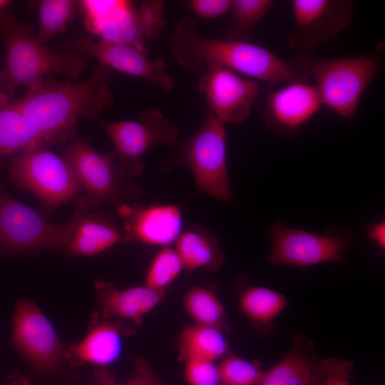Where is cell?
Here are the masks:
<instances>
[{
	"label": "cell",
	"mask_w": 385,
	"mask_h": 385,
	"mask_svg": "<svg viewBox=\"0 0 385 385\" xmlns=\"http://www.w3.org/2000/svg\"><path fill=\"white\" fill-rule=\"evenodd\" d=\"M175 249L184 270L189 272L201 269L216 272L225 260L217 237L201 225L190 226L183 231L175 242Z\"/></svg>",
	"instance_id": "obj_22"
},
{
	"label": "cell",
	"mask_w": 385,
	"mask_h": 385,
	"mask_svg": "<svg viewBox=\"0 0 385 385\" xmlns=\"http://www.w3.org/2000/svg\"><path fill=\"white\" fill-rule=\"evenodd\" d=\"M97 122L115 147L118 164L130 178L140 175L144 170L143 157L153 147H173L178 143V128L157 108L145 111L138 121Z\"/></svg>",
	"instance_id": "obj_10"
},
{
	"label": "cell",
	"mask_w": 385,
	"mask_h": 385,
	"mask_svg": "<svg viewBox=\"0 0 385 385\" xmlns=\"http://www.w3.org/2000/svg\"><path fill=\"white\" fill-rule=\"evenodd\" d=\"M164 2L160 0L143 1L139 9L138 18L144 38H155L165 25Z\"/></svg>",
	"instance_id": "obj_32"
},
{
	"label": "cell",
	"mask_w": 385,
	"mask_h": 385,
	"mask_svg": "<svg viewBox=\"0 0 385 385\" xmlns=\"http://www.w3.org/2000/svg\"><path fill=\"white\" fill-rule=\"evenodd\" d=\"M178 349L181 361L194 357L215 362L229 353V344L223 331L193 324L181 331Z\"/></svg>",
	"instance_id": "obj_25"
},
{
	"label": "cell",
	"mask_w": 385,
	"mask_h": 385,
	"mask_svg": "<svg viewBox=\"0 0 385 385\" xmlns=\"http://www.w3.org/2000/svg\"><path fill=\"white\" fill-rule=\"evenodd\" d=\"M54 144L11 103L0 108V156L36 145Z\"/></svg>",
	"instance_id": "obj_24"
},
{
	"label": "cell",
	"mask_w": 385,
	"mask_h": 385,
	"mask_svg": "<svg viewBox=\"0 0 385 385\" xmlns=\"http://www.w3.org/2000/svg\"><path fill=\"white\" fill-rule=\"evenodd\" d=\"M322 374L312 341L302 334L294 337L289 351L263 374L256 385H317Z\"/></svg>",
	"instance_id": "obj_20"
},
{
	"label": "cell",
	"mask_w": 385,
	"mask_h": 385,
	"mask_svg": "<svg viewBox=\"0 0 385 385\" xmlns=\"http://www.w3.org/2000/svg\"><path fill=\"white\" fill-rule=\"evenodd\" d=\"M183 304L195 324L229 329L226 312L222 302L210 289L193 286L183 297Z\"/></svg>",
	"instance_id": "obj_26"
},
{
	"label": "cell",
	"mask_w": 385,
	"mask_h": 385,
	"mask_svg": "<svg viewBox=\"0 0 385 385\" xmlns=\"http://www.w3.org/2000/svg\"><path fill=\"white\" fill-rule=\"evenodd\" d=\"M225 125L209 113L192 136L172 147L160 164L161 169L185 166L192 172L199 192L231 201L233 195L227 165Z\"/></svg>",
	"instance_id": "obj_6"
},
{
	"label": "cell",
	"mask_w": 385,
	"mask_h": 385,
	"mask_svg": "<svg viewBox=\"0 0 385 385\" xmlns=\"http://www.w3.org/2000/svg\"><path fill=\"white\" fill-rule=\"evenodd\" d=\"M312 80L323 106L352 121L361 99L382 67L376 54L319 58L297 53L287 61Z\"/></svg>",
	"instance_id": "obj_5"
},
{
	"label": "cell",
	"mask_w": 385,
	"mask_h": 385,
	"mask_svg": "<svg viewBox=\"0 0 385 385\" xmlns=\"http://www.w3.org/2000/svg\"><path fill=\"white\" fill-rule=\"evenodd\" d=\"M273 4L272 0H232V24L225 31V39L252 42L253 29Z\"/></svg>",
	"instance_id": "obj_27"
},
{
	"label": "cell",
	"mask_w": 385,
	"mask_h": 385,
	"mask_svg": "<svg viewBox=\"0 0 385 385\" xmlns=\"http://www.w3.org/2000/svg\"><path fill=\"white\" fill-rule=\"evenodd\" d=\"M183 270L175 248L170 246L160 247L150 260L144 284L154 289L166 291Z\"/></svg>",
	"instance_id": "obj_29"
},
{
	"label": "cell",
	"mask_w": 385,
	"mask_h": 385,
	"mask_svg": "<svg viewBox=\"0 0 385 385\" xmlns=\"http://www.w3.org/2000/svg\"><path fill=\"white\" fill-rule=\"evenodd\" d=\"M221 385H225V384H222Z\"/></svg>",
	"instance_id": "obj_41"
},
{
	"label": "cell",
	"mask_w": 385,
	"mask_h": 385,
	"mask_svg": "<svg viewBox=\"0 0 385 385\" xmlns=\"http://www.w3.org/2000/svg\"><path fill=\"white\" fill-rule=\"evenodd\" d=\"M86 29L100 39L133 46L147 53L138 9L130 1H78Z\"/></svg>",
	"instance_id": "obj_17"
},
{
	"label": "cell",
	"mask_w": 385,
	"mask_h": 385,
	"mask_svg": "<svg viewBox=\"0 0 385 385\" xmlns=\"http://www.w3.org/2000/svg\"><path fill=\"white\" fill-rule=\"evenodd\" d=\"M73 219L57 225L10 195L0 180V258L43 252H65Z\"/></svg>",
	"instance_id": "obj_8"
},
{
	"label": "cell",
	"mask_w": 385,
	"mask_h": 385,
	"mask_svg": "<svg viewBox=\"0 0 385 385\" xmlns=\"http://www.w3.org/2000/svg\"><path fill=\"white\" fill-rule=\"evenodd\" d=\"M67 48L76 50L98 63L118 71L143 78L167 91L175 86L163 58H149L135 47L93 38L74 37L67 40Z\"/></svg>",
	"instance_id": "obj_13"
},
{
	"label": "cell",
	"mask_w": 385,
	"mask_h": 385,
	"mask_svg": "<svg viewBox=\"0 0 385 385\" xmlns=\"http://www.w3.org/2000/svg\"><path fill=\"white\" fill-rule=\"evenodd\" d=\"M0 36L5 51L0 86L9 98L19 87L32 86L48 75L76 81L90 58L71 48L57 51L48 47L38 41L32 25L18 21L8 9L0 18Z\"/></svg>",
	"instance_id": "obj_3"
},
{
	"label": "cell",
	"mask_w": 385,
	"mask_h": 385,
	"mask_svg": "<svg viewBox=\"0 0 385 385\" xmlns=\"http://www.w3.org/2000/svg\"><path fill=\"white\" fill-rule=\"evenodd\" d=\"M73 219V234L64 252L67 255L93 256L125 242L123 226L111 215L77 210Z\"/></svg>",
	"instance_id": "obj_21"
},
{
	"label": "cell",
	"mask_w": 385,
	"mask_h": 385,
	"mask_svg": "<svg viewBox=\"0 0 385 385\" xmlns=\"http://www.w3.org/2000/svg\"><path fill=\"white\" fill-rule=\"evenodd\" d=\"M12 3L9 0H0V18L4 12V11L8 9V6Z\"/></svg>",
	"instance_id": "obj_40"
},
{
	"label": "cell",
	"mask_w": 385,
	"mask_h": 385,
	"mask_svg": "<svg viewBox=\"0 0 385 385\" xmlns=\"http://www.w3.org/2000/svg\"><path fill=\"white\" fill-rule=\"evenodd\" d=\"M272 265L286 264L309 267L344 261L342 255L351 247L353 234L349 229L318 234L289 227L277 221L270 230Z\"/></svg>",
	"instance_id": "obj_11"
},
{
	"label": "cell",
	"mask_w": 385,
	"mask_h": 385,
	"mask_svg": "<svg viewBox=\"0 0 385 385\" xmlns=\"http://www.w3.org/2000/svg\"><path fill=\"white\" fill-rule=\"evenodd\" d=\"M10 101L9 96L1 89L0 86V108L7 105Z\"/></svg>",
	"instance_id": "obj_39"
},
{
	"label": "cell",
	"mask_w": 385,
	"mask_h": 385,
	"mask_svg": "<svg viewBox=\"0 0 385 385\" xmlns=\"http://www.w3.org/2000/svg\"><path fill=\"white\" fill-rule=\"evenodd\" d=\"M94 289L96 311L102 318L130 321L135 326L142 324L145 316L160 303L165 293L144 284L120 289L102 279L96 280Z\"/></svg>",
	"instance_id": "obj_19"
},
{
	"label": "cell",
	"mask_w": 385,
	"mask_h": 385,
	"mask_svg": "<svg viewBox=\"0 0 385 385\" xmlns=\"http://www.w3.org/2000/svg\"><path fill=\"white\" fill-rule=\"evenodd\" d=\"M63 155L82 189L75 200L78 211L90 212L105 205L117 208L132 202L141 192L115 161L114 153L101 155L88 140L78 138L66 146Z\"/></svg>",
	"instance_id": "obj_7"
},
{
	"label": "cell",
	"mask_w": 385,
	"mask_h": 385,
	"mask_svg": "<svg viewBox=\"0 0 385 385\" xmlns=\"http://www.w3.org/2000/svg\"><path fill=\"white\" fill-rule=\"evenodd\" d=\"M294 28L286 43L297 53L309 54L336 38L352 21L351 0H292Z\"/></svg>",
	"instance_id": "obj_12"
},
{
	"label": "cell",
	"mask_w": 385,
	"mask_h": 385,
	"mask_svg": "<svg viewBox=\"0 0 385 385\" xmlns=\"http://www.w3.org/2000/svg\"><path fill=\"white\" fill-rule=\"evenodd\" d=\"M134 367L133 375L129 380L131 385H166L144 357L136 356L134 359Z\"/></svg>",
	"instance_id": "obj_35"
},
{
	"label": "cell",
	"mask_w": 385,
	"mask_h": 385,
	"mask_svg": "<svg viewBox=\"0 0 385 385\" xmlns=\"http://www.w3.org/2000/svg\"><path fill=\"white\" fill-rule=\"evenodd\" d=\"M5 385H31V381L19 371L13 373Z\"/></svg>",
	"instance_id": "obj_38"
},
{
	"label": "cell",
	"mask_w": 385,
	"mask_h": 385,
	"mask_svg": "<svg viewBox=\"0 0 385 385\" xmlns=\"http://www.w3.org/2000/svg\"><path fill=\"white\" fill-rule=\"evenodd\" d=\"M184 379L188 385H221L215 361L190 357L184 361Z\"/></svg>",
	"instance_id": "obj_31"
},
{
	"label": "cell",
	"mask_w": 385,
	"mask_h": 385,
	"mask_svg": "<svg viewBox=\"0 0 385 385\" xmlns=\"http://www.w3.org/2000/svg\"><path fill=\"white\" fill-rule=\"evenodd\" d=\"M366 232L369 238L384 250L385 248V222L381 221L366 225Z\"/></svg>",
	"instance_id": "obj_36"
},
{
	"label": "cell",
	"mask_w": 385,
	"mask_h": 385,
	"mask_svg": "<svg viewBox=\"0 0 385 385\" xmlns=\"http://www.w3.org/2000/svg\"><path fill=\"white\" fill-rule=\"evenodd\" d=\"M135 334L127 321L106 319L95 311L83 337L69 344L68 354L78 367L91 365L101 369L115 362L123 351V338Z\"/></svg>",
	"instance_id": "obj_18"
},
{
	"label": "cell",
	"mask_w": 385,
	"mask_h": 385,
	"mask_svg": "<svg viewBox=\"0 0 385 385\" xmlns=\"http://www.w3.org/2000/svg\"><path fill=\"white\" fill-rule=\"evenodd\" d=\"M323 103L310 81L282 85L267 96L264 121L271 131L281 135H297L322 108Z\"/></svg>",
	"instance_id": "obj_15"
},
{
	"label": "cell",
	"mask_w": 385,
	"mask_h": 385,
	"mask_svg": "<svg viewBox=\"0 0 385 385\" xmlns=\"http://www.w3.org/2000/svg\"><path fill=\"white\" fill-rule=\"evenodd\" d=\"M191 16L181 19L170 40L172 56L183 68L220 66L271 86L309 81L288 62L252 42L207 38L197 32Z\"/></svg>",
	"instance_id": "obj_2"
},
{
	"label": "cell",
	"mask_w": 385,
	"mask_h": 385,
	"mask_svg": "<svg viewBox=\"0 0 385 385\" xmlns=\"http://www.w3.org/2000/svg\"><path fill=\"white\" fill-rule=\"evenodd\" d=\"M111 69L98 63L89 78L65 83L51 78L27 87L25 94L11 103L41 133L54 144L75 137L81 117L99 120L110 108L114 95L108 86Z\"/></svg>",
	"instance_id": "obj_1"
},
{
	"label": "cell",
	"mask_w": 385,
	"mask_h": 385,
	"mask_svg": "<svg viewBox=\"0 0 385 385\" xmlns=\"http://www.w3.org/2000/svg\"><path fill=\"white\" fill-rule=\"evenodd\" d=\"M322 375L317 385H352L354 364L351 361L336 358L321 360Z\"/></svg>",
	"instance_id": "obj_33"
},
{
	"label": "cell",
	"mask_w": 385,
	"mask_h": 385,
	"mask_svg": "<svg viewBox=\"0 0 385 385\" xmlns=\"http://www.w3.org/2000/svg\"><path fill=\"white\" fill-rule=\"evenodd\" d=\"M189 8L197 16L205 19L216 18L230 11L231 0H191Z\"/></svg>",
	"instance_id": "obj_34"
},
{
	"label": "cell",
	"mask_w": 385,
	"mask_h": 385,
	"mask_svg": "<svg viewBox=\"0 0 385 385\" xmlns=\"http://www.w3.org/2000/svg\"><path fill=\"white\" fill-rule=\"evenodd\" d=\"M123 220L125 242L168 247L175 243L183 232V212L173 204L142 205L133 202L116 208Z\"/></svg>",
	"instance_id": "obj_16"
},
{
	"label": "cell",
	"mask_w": 385,
	"mask_h": 385,
	"mask_svg": "<svg viewBox=\"0 0 385 385\" xmlns=\"http://www.w3.org/2000/svg\"><path fill=\"white\" fill-rule=\"evenodd\" d=\"M197 88L206 98L210 113L225 124L245 122L260 93L255 81L220 66L207 67Z\"/></svg>",
	"instance_id": "obj_14"
},
{
	"label": "cell",
	"mask_w": 385,
	"mask_h": 385,
	"mask_svg": "<svg viewBox=\"0 0 385 385\" xmlns=\"http://www.w3.org/2000/svg\"><path fill=\"white\" fill-rule=\"evenodd\" d=\"M39 15V26L36 34L38 41L46 43L63 32L73 19L78 8L73 0H41L36 3Z\"/></svg>",
	"instance_id": "obj_28"
},
{
	"label": "cell",
	"mask_w": 385,
	"mask_h": 385,
	"mask_svg": "<svg viewBox=\"0 0 385 385\" xmlns=\"http://www.w3.org/2000/svg\"><path fill=\"white\" fill-rule=\"evenodd\" d=\"M11 344L30 369L36 385H74L79 367L70 359L68 344L40 307L19 298L12 317Z\"/></svg>",
	"instance_id": "obj_4"
},
{
	"label": "cell",
	"mask_w": 385,
	"mask_h": 385,
	"mask_svg": "<svg viewBox=\"0 0 385 385\" xmlns=\"http://www.w3.org/2000/svg\"><path fill=\"white\" fill-rule=\"evenodd\" d=\"M287 304L282 294L257 285L245 287L238 299L240 310L260 333L265 334L271 331L274 319Z\"/></svg>",
	"instance_id": "obj_23"
},
{
	"label": "cell",
	"mask_w": 385,
	"mask_h": 385,
	"mask_svg": "<svg viewBox=\"0 0 385 385\" xmlns=\"http://www.w3.org/2000/svg\"><path fill=\"white\" fill-rule=\"evenodd\" d=\"M9 173L16 185L31 191L49 207L58 206L82 192L66 160L46 145L30 146L15 153Z\"/></svg>",
	"instance_id": "obj_9"
},
{
	"label": "cell",
	"mask_w": 385,
	"mask_h": 385,
	"mask_svg": "<svg viewBox=\"0 0 385 385\" xmlns=\"http://www.w3.org/2000/svg\"><path fill=\"white\" fill-rule=\"evenodd\" d=\"M91 385H131L130 381L125 384L115 381L111 375L104 368L97 370L92 376Z\"/></svg>",
	"instance_id": "obj_37"
},
{
	"label": "cell",
	"mask_w": 385,
	"mask_h": 385,
	"mask_svg": "<svg viewBox=\"0 0 385 385\" xmlns=\"http://www.w3.org/2000/svg\"><path fill=\"white\" fill-rule=\"evenodd\" d=\"M220 379L225 385H256L263 371L255 363L227 354L217 364Z\"/></svg>",
	"instance_id": "obj_30"
}]
</instances>
